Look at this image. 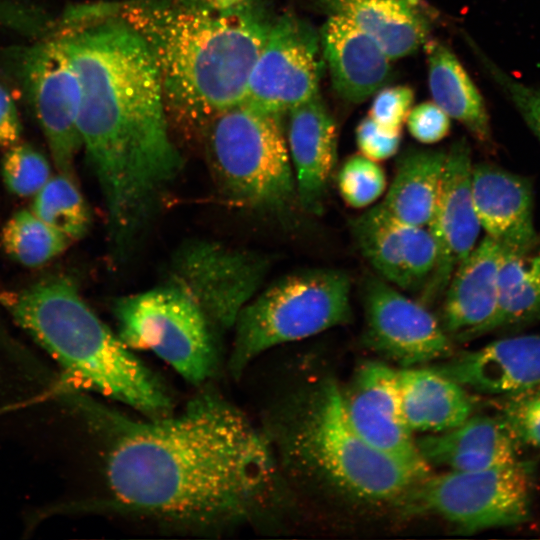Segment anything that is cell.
<instances>
[{
    "label": "cell",
    "mask_w": 540,
    "mask_h": 540,
    "mask_svg": "<svg viewBox=\"0 0 540 540\" xmlns=\"http://www.w3.org/2000/svg\"><path fill=\"white\" fill-rule=\"evenodd\" d=\"M202 139L209 173L226 203L281 215L297 200L281 115L241 103L219 114Z\"/></svg>",
    "instance_id": "6"
},
{
    "label": "cell",
    "mask_w": 540,
    "mask_h": 540,
    "mask_svg": "<svg viewBox=\"0 0 540 540\" xmlns=\"http://www.w3.org/2000/svg\"><path fill=\"white\" fill-rule=\"evenodd\" d=\"M319 39L333 86L343 99L362 102L389 79L392 59L346 18L330 15Z\"/></svg>",
    "instance_id": "21"
},
{
    "label": "cell",
    "mask_w": 540,
    "mask_h": 540,
    "mask_svg": "<svg viewBox=\"0 0 540 540\" xmlns=\"http://www.w3.org/2000/svg\"><path fill=\"white\" fill-rule=\"evenodd\" d=\"M481 60L492 79L540 142V87L518 81L485 57H481Z\"/></svg>",
    "instance_id": "33"
},
{
    "label": "cell",
    "mask_w": 540,
    "mask_h": 540,
    "mask_svg": "<svg viewBox=\"0 0 540 540\" xmlns=\"http://www.w3.org/2000/svg\"><path fill=\"white\" fill-rule=\"evenodd\" d=\"M540 318V252L514 253L503 247L498 302L487 333L520 328Z\"/></svg>",
    "instance_id": "27"
},
{
    "label": "cell",
    "mask_w": 540,
    "mask_h": 540,
    "mask_svg": "<svg viewBox=\"0 0 540 540\" xmlns=\"http://www.w3.org/2000/svg\"><path fill=\"white\" fill-rule=\"evenodd\" d=\"M258 425L288 479L323 484L364 503L402 501L430 475L376 449L349 421L342 390L332 380L296 388L270 401Z\"/></svg>",
    "instance_id": "4"
},
{
    "label": "cell",
    "mask_w": 540,
    "mask_h": 540,
    "mask_svg": "<svg viewBox=\"0 0 540 540\" xmlns=\"http://www.w3.org/2000/svg\"><path fill=\"white\" fill-rule=\"evenodd\" d=\"M21 131L16 105L6 87L0 82V146L7 149L19 142Z\"/></svg>",
    "instance_id": "37"
},
{
    "label": "cell",
    "mask_w": 540,
    "mask_h": 540,
    "mask_svg": "<svg viewBox=\"0 0 540 540\" xmlns=\"http://www.w3.org/2000/svg\"><path fill=\"white\" fill-rule=\"evenodd\" d=\"M463 387L514 395L540 389V335H517L433 366Z\"/></svg>",
    "instance_id": "17"
},
{
    "label": "cell",
    "mask_w": 540,
    "mask_h": 540,
    "mask_svg": "<svg viewBox=\"0 0 540 540\" xmlns=\"http://www.w3.org/2000/svg\"><path fill=\"white\" fill-rule=\"evenodd\" d=\"M472 195L486 235L514 253L534 250L537 233L533 188L528 178L496 165L479 163L472 168Z\"/></svg>",
    "instance_id": "18"
},
{
    "label": "cell",
    "mask_w": 540,
    "mask_h": 540,
    "mask_svg": "<svg viewBox=\"0 0 540 540\" xmlns=\"http://www.w3.org/2000/svg\"><path fill=\"white\" fill-rule=\"evenodd\" d=\"M503 246L486 235L455 269L443 294L442 326L459 341L487 333L498 302Z\"/></svg>",
    "instance_id": "20"
},
{
    "label": "cell",
    "mask_w": 540,
    "mask_h": 540,
    "mask_svg": "<svg viewBox=\"0 0 540 540\" xmlns=\"http://www.w3.org/2000/svg\"><path fill=\"white\" fill-rule=\"evenodd\" d=\"M56 31L80 84L78 128L106 208L109 238L129 255L183 170L162 85L141 38L97 5Z\"/></svg>",
    "instance_id": "2"
},
{
    "label": "cell",
    "mask_w": 540,
    "mask_h": 540,
    "mask_svg": "<svg viewBox=\"0 0 540 540\" xmlns=\"http://www.w3.org/2000/svg\"><path fill=\"white\" fill-rule=\"evenodd\" d=\"M351 283L342 270L308 269L286 275L243 308L233 332L226 366L241 380L269 350L306 339L351 321Z\"/></svg>",
    "instance_id": "7"
},
{
    "label": "cell",
    "mask_w": 540,
    "mask_h": 540,
    "mask_svg": "<svg viewBox=\"0 0 540 540\" xmlns=\"http://www.w3.org/2000/svg\"><path fill=\"white\" fill-rule=\"evenodd\" d=\"M31 211L71 240L84 237L91 225L89 206L73 180L58 173L33 196Z\"/></svg>",
    "instance_id": "29"
},
{
    "label": "cell",
    "mask_w": 540,
    "mask_h": 540,
    "mask_svg": "<svg viewBox=\"0 0 540 540\" xmlns=\"http://www.w3.org/2000/svg\"><path fill=\"white\" fill-rule=\"evenodd\" d=\"M342 395L347 417L365 441L389 456L430 467L421 457L403 414L398 370L368 361L359 367Z\"/></svg>",
    "instance_id": "16"
},
{
    "label": "cell",
    "mask_w": 540,
    "mask_h": 540,
    "mask_svg": "<svg viewBox=\"0 0 540 540\" xmlns=\"http://www.w3.org/2000/svg\"><path fill=\"white\" fill-rule=\"evenodd\" d=\"M4 299H5V296L0 295V300L4 301Z\"/></svg>",
    "instance_id": "38"
},
{
    "label": "cell",
    "mask_w": 540,
    "mask_h": 540,
    "mask_svg": "<svg viewBox=\"0 0 540 540\" xmlns=\"http://www.w3.org/2000/svg\"><path fill=\"white\" fill-rule=\"evenodd\" d=\"M398 377L403 414L412 432H444L471 416L473 404L465 387L433 367H404Z\"/></svg>",
    "instance_id": "23"
},
{
    "label": "cell",
    "mask_w": 540,
    "mask_h": 540,
    "mask_svg": "<svg viewBox=\"0 0 540 540\" xmlns=\"http://www.w3.org/2000/svg\"><path fill=\"white\" fill-rule=\"evenodd\" d=\"M0 242L13 260L33 268L62 254L72 240L49 226L31 210H20L2 227Z\"/></svg>",
    "instance_id": "28"
},
{
    "label": "cell",
    "mask_w": 540,
    "mask_h": 540,
    "mask_svg": "<svg viewBox=\"0 0 540 540\" xmlns=\"http://www.w3.org/2000/svg\"><path fill=\"white\" fill-rule=\"evenodd\" d=\"M423 460L452 471H475L517 461V441L503 420L470 416L450 430L416 440Z\"/></svg>",
    "instance_id": "22"
},
{
    "label": "cell",
    "mask_w": 540,
    "mask_h": 540,
    "mask_svg": "<svg viewBox=\"0 0 540 540\" xmlns=\"http://www.w3.org/2000/svg\"><path fill=\"white\" fill-rule=\"evenodd\" d=\"M288 113L286 140L297 201L305 211L319 215L337 162L336 125L318 93Z\"/></svg>",
    "instance_id": "19"
},
{
    "label": "cell",
    "mask_w": 540,
    "mask_h": 540,
    "mask_svg": "<svg viewBox=\"0 0 540 540\" xmlns=\"http://www.w3.org/2000/svg\"><path fill=\"white\" fill-rule=\"evenodd\" d=\"M337 186L346 204L362 209L384 194L387 177L378 162L358 154L349 157L340 167Z\"/></svg>",
    "instance_id": "31"
},
{
    "label": "cell",
    "mask_w": 540,
    "mask_h": 540,
    "mask_svg": "<svg viewBox=\"0 0 540 540\" xmlns=\"http://www.w3.org/2000/svg\"><path fill=\"white\" fill-rule=\"evenodd\" d=\"M93 437L110 509L168 534L215 538L267 532L287 482L264 432L213 382L162 417L66 394Z\"/></svg>",
    "instance_id": "1"
},
{
    "label": "cell",
    "mask_w": 540,
    "mask_h": 540,
    "mask_svg": "<svg viewBox=\"0 0 540 540\" xmlns=\"http://www.w3.org/2000/svg\"><path fill=\"white\" fill-rule=\"evenodd\" d=\"M1 173L6 188L21 197H33L51 178L47 158L32 145L20 141L7 148Z\"/></svg>",
    "instance_id": "30"
},
{
    "label": "cell",
    "mask_w": 540,
    "mask_h": 540,
    "mask_svg": "<svg viewBox=\"0 0 540 540\" xmlns=\"http://www.w3.org/2000/svg\"><path fill=\"white\" fill-rule=\"evenodd\" d=\"M4 302L74 383L146 417L176 410L165 382L101 321L70 279L41 280Z\"/></svg>",
    "instance_id": "5"
},
{
    "label": "cell",
    "mask_w": 540,
    "mask_h": 540,
    "mask_svg": "<svg viewBox=\"0 0 540 540\" xmlns=\"http://www.w3.org/2000/svg\"><path fill=\"white\" fill-rule=\"evenodd\" d=\"M351 231L361 254L383 280L405 291L424 289L436 261L427 226L407 223L379 203L354 218Z\"/></svg>",
    "instance_id": "15"
},
{
    "label": "cell",
    "mask_w": 540,
    "mask_h": 540,
    "mask_svg": "<svg viewBox=\"0 0 540 540\" xmlns=\"http://www.w3.org/2000/svg\"><path fill=\"white\" fill-rule=\"evenodd\" d=\"M144 42L158 71L171 129L203 136L243 102L273 18L263 0H122L101 4Z\"/></svg>",
    "instance_id": "3"
},
{
    "label": "cell",
    "mask_w": 540,
    "mask_h": 540,
    "mask_svg": "<svg viewBox=\"0 0 540 540\" xmlns=\"http://www.w3.org/2000/svg\"><path fill=\"white\" fill-rule=\"evenodd\" d=\"M531 492L532 467L517 460L483 470L429 475L402 501L413 513L434 514L475 532L527 520Z\"/></svg>",
    "instance_id": "9"
},
{
    "label": "cell",
    "mask_w": 540,
    "mask_h": 540,
    "mask_svg": "<svg viewBox=\"0 0 540 540\" xmlns=\"http://www.w3.org/2000/svg\"><path fill=\"white\" fill-rule=\"evenodd\" d=\"M510 396L501 419L517 443L540 447V389Z\"/></svg>",
    "instance_id": "32"
},
{
    "label": "cell",
    "mask_w": 540,
    "mask_h": 540,
    "mask_svg": "<svg viewBox=\"0 0 540 540\" xmlns=\"http://www.w3.org/2000/svg\"><path fill=\"white\" fill-rule=\"evenodd\" d=\"M401 133L381 129L369 116L356 128V144L359 154L376 162L394 156L400 147Z\"/></svg>",
    "instance_id": "36"
},
{
    "label": "cell",
    "mask_w": 540,
    "mask_h": 540,
    "mask_svg": "<svg viewBox=\"0 0 540 540\" xmlns=\"http://www.w3.org/2000/svg\"><path fill=\"white\" fill-rule=\"evenodd\" d=\"M20 76L59 173L73 176L82 148L80 84L60 40L52 36L22 53Z\"/></svg>",
    "instance_id": "12"
},
{
    "label": "cell",
    "mask_w": 540,
    "mask_h": 540,
    "mask_svg": "<svg viewBox=\"0 0 540 540\" xmlns=\"http://www.w3.org/2000/svg\"><path fill=\"white\" fill-rule=\"evenodd\" d=\"M270 264L260 253L193 239L172 254L162 283L185 293L223 339L261 290Z\"/></svg>",
    "instance_id": "10"
},
{
    "label": "cell",
    "mask_w": 540,
    "mask_h": 540,
    "mask_svg": "<svg viewBox=\"0 0 540 540\" xmlns=\"http://www.w3.org/2000/svg\"><path fill=\"white\" fill-rule=\"evenodd\" d=\"M372 38L391 58L410 55L427 41L429 23L417 0H322Z\"/></svg>",
    "instance_id": "24"
},
{
    "label": "cell",
    "mask_w": 540,
    "mask_h": 540,
    "mask_svg": "<svg viewBox=\"0 0 540 540\" xmlns=\"http://www.w3.org/2000/svg\"><path fill=\"white\" fill-rule=\"evenodd\" d=\"M471 150L466 139L447 151L438 200L427 225L436 248L433 272L421 291L423 304L443 296L458 265L470 254L481 228L472 195Z\"/></svg>",
    "instance_id": "14"
},
{
    "label": "cell",
    "mask_w": 540,
    "mask_h": 540,
    "mask_svg": "<svg viewBox=\"0 0 540 540\" xmlns=\"http://www.w3.org/2000/svg\"><path fill=\"white\" fill-rule=\"evenodd\" d=\"M320 48L319 36L306 21L291 13L273 19L242 103L282 115L316 95L322 70Z\"/></svg>",
    "instance_id": "11"
},
{
    "label": "cell",
    "mask_w": 540,
    "mask_h": 540,
    "mask_svg": "<svg viewBox=\"0 0 540 540\" xmlns=\"http://www.w3.org/2000/svg\"><path fill=\"white\" fill-rule=\"evenodd\" d=\"M117 336L130 350H148L197 387L213 382L222 366V338L182 291L161 283L117 298Z\"/></svg>",
    "instance_id": "8"
},
{
    "label": "cell",
    "mask_w": 540,
    "mask_h": 540,
    "mask_svg": "<svg viewBox=\"0 0 540 540\" xmlns=\"http://www.w3.org/2000/svg\"><path fill=\"white\" fill-rule=\"evenodd\" d=\"M413 101L414 93L407 86L380 89L372 102L369 117L381 129L390 133H401Z\"/></svg>",
    "instance_id": "34"
},
{
    "label": "cell",
    "mask_w": 540,
    "mask_h": 540,
    "mask_svg": "<svg viewBox=\"0 0 540 540\" xmlns=\"http://www.w3.org/2000/svg\"><path fill=\"white\" fill-rule=\"evenodd\" d=\"M406 124L410 134L424 144L441 141L451 128L450 117L434 102H424L413 107Z\"/></svg>",
    "instance_id": "35"
},
{
    "label": "cell",
    "mask_w": 540,
    "mask_h": 540,
    "mask_svg": "<svg viewBox=\"0 0 540 540\" xmlns=\"http://www.w3.org/2000/svg\"><path fill=\"white\" fill-rule=\"evenodd\" d=\"M425 50L433 102L478 141H489L491 130L484 100L457 57L437 41H426Z\"/></svg>",
    "instance_id": "26"
},
{
    "label": "cell",
    "mask_w": 540,
    "mask_h": 540,
    "mask_svg": "<svg viewBox=\"0 0 540 540\" xmlns=\"http://www.w3.org/2000/svg\"><path fill=\"white\" fill-rule=\"evenodd\" d=\"M363 292L365 341L373 350L403 367L452 354L450 336L425 304L381 277H368Z\"/></svg>",
    "instance_id": "13"
},
{
    "label": "cell",
    "mask_w": 540,
    "mask_h": 540,
    "mask_svg": "<svg viewBox=\"0 0 540 540\" xmlns=\"http://www.w3.org/2000/svg\"><path fill=\"white\" fill-rule=\"evenodd\" d=\"M446 154L431 149L404 152L382 205L407 223L427 226L440 193Z\"/></svg>",
    "instance_id": "25"
}]
</instances>
